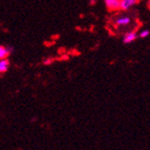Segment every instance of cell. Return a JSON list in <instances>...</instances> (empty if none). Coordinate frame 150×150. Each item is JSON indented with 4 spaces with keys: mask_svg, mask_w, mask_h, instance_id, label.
Returning <instances> with one entry per match:
<instances>
[{
    "mask_svg": "<svg viewBox=\"0 0 150 150\" xmlns=\"http://www.w3.org/2000/svg\"><path fill=\"white\" fill-rule=\"evenodd\" d=\"M105 5L110 12H117L121 10L120 0H105Z\"/></svg>",
    "mask_w": 150,
    "mask_h": 150,
    "instance_id": "cell-1",
    "label": "cell"
},
{
    "mask_svg": "<svg viewBox=\"0 0 150 150\" xmlns=\"http://www.w3.org/2000/svg\"><path fill=\"white\" fill-rule=\"evenodd\" d=\"M137 38H138V34L137 32H129V33H126L124 37H123V42L124 43H131L133 41L137 40Z\"/></svg>",
    "mask_w": 150,
    "mask_h": 150,
    "instance_id": "cell-2",
    "label": "cell"
},
{
    "mask_svg": "<svg viewBox=\"0 0 150 150\" xmlns=\"http://www.w3.org/2000/svg\"><path fill=\"white\" fill-rule=\"evenodd\" d=\"M137 2H138V0H120L121 10H123V11L129 10V8H132Z\"/></svg>",
    "mask_w": 150,
    "mask_h": 150,
    "instance_id": "cell-3",
    "label": "cell"
},
{
    "mask_svg": "<svg viewBox=\"0 0 150 150\" xmlns=\"http://www.w3.org/2000/svg\"><path fill=\"white\" fill-rule=\"evenodd\" d=\"M129 23H130V18L128 16H122V17H119L115 20V25L117 26H125V25L129 24Z\"/></svg>",
    "mask_w": 150,
    "mask_h": 150,
    "instance_id": "cell-4",
    "label": "cell"
},
{
    "mask_svg": "<svg viewBox=\"0 0 150 150\" xmlns=\"http://www.w3.org/2000/svg\"><path fill=\"white\" fill-rule=\"evenodd\" d=\"M8 67H10V61L8 60V58L1 59L0 60V74H4L5 71H8Z\"/></svg>",
    "mask_w": 150,
    "mask_h": 150,
    "instance_id": "cell-5",
    "label": "cell"
},
{
    "mask_svg": "<svg viewBox=\"0 0 150 150\" xmlns=\"http://www.w3.org/2000/svg\"><path fill=\"white\" fill-rule=\"evenodd\" d=\"M10 54L8 53V50H6V47L3 46V45H0V60L1 59H5V58H8Z\"/></svg>",
    "mask_w": 150,
    "mask_h": 150,
    "instance_id": "cell-6",
    "label": "cell"
},
{
    "mask_svg": "<svg viewBox=\"0 0 150 150\" xmlns=\"http://www.w3.org/2000/svg\"><path fill=\"white\" fill-rule=\"evenodd\" d=\"M149 34H150L149 30H142V32H141L140 34H139L138 37H140V38H142V39H144V38H147L148 36H149Z\"/></svg>",
    "mask_w": 150,
    "mask_h": 150,
    "instance_id": "cell-7",
    "label": "cell"
},
{
    "mask_svg": "<svg viewBox=\"0 0 150 150\" xmlns=\"http://www.w3.org/2000/svg\"><path fill=\"white\" fill-rule=\"evenodd\" d=\"M5 47H6V50H8V53L10 54V55L14 52V47H13V46H5Z\"/></svg>",
    "mask_w": 150,
    "mask_h": 150,
    "instance_id": "cell-8",
    "label": "cell"
},
{
    "mask_svg": "<svg viewBox=\"0 0 150 150\" xmlns=\"http://www.w3.org/2000/svg\"><path fill=\"white\" fill-rule=\"evenodd\" d=\"M52 62H53V59H47L46 61H44V64H50Z\"/></svg>",
    "mask_w": 150,
    "mask_h": 150,
    "instance_id": "cell-9",
    "label": "cell"
}]
</instances>
